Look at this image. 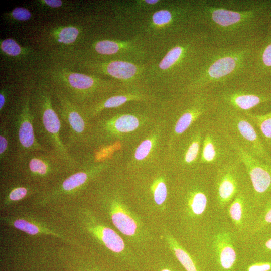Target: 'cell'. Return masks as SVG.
I'll return each mask as SVG.
<instances>
[{
    "label": "cell",
    "mask_w": 271,
    "mask_h": 271,
    "mask_svg": "<svg viewBox=\"0 0 271 271\" xmlns=\"http://www.w3.org/2000/svg\"><path fill=\"white\" fill-rule=\"evenodd\" d=\"M0 50L2 54L11 58H22L29 52V50L23 47L13 38L1 40Z\"/></svg>",
    "instance_id": "29"
},
{
    "label": "cell",
    "mask_w": 271,
    "mask_h": 271,
    "mask_svg": "<svg viewBox=\"0 0 271 271\" xmlns=\"http://www.w3.org/2000/svg\"><path fill=\"white\" fill-rule=\"evenodd\" d=\"M3 15L5 19L14 22L27 21L32 17V13L30 10L23 7H17Z\"/></svg>",
    "instance_id": "30"
},
{
    "label": "cell",
    "mask_w": 271,
    "mask_h": 271,
    "mask_svg": "<svg viewBox=\"0 0 271 271\" xmlns=\"http://www.w3.org/2000/svg\"><path fill=\"white\" fill-rule=\"evenodd\" d=\"M96 201L114 226L123 234L135 237L140 234L142 225L139 218L109 190H97Z\"/></svg>",
    "instance_id": "14"
},
{
    "label": "cell",
    "mask_w": 271,
    "mask_h": 271,
    "mask_svg": "<svg viewBox=\"0 0 271 271\" xmlns=\"http://www.w3.org/2000/svg\"><path fill=\"white\" fill-rule=\"evenodd\" d=\"M230 142L246 169L254 202L259 205L271 193V165L256 158L238 145Z\"/></svg>",
    "instance_id": "15"
},
{
    "label": "cell",
    "mask_w": 271,
    "mask_h": 271,
    "mask_svg": "<svg viewBox=\"0 0 271 271\" xmlns=\"http://www.w3.org/2000/svg\"><path fill=\"white\" fill-rule=\"evenodd\" d=\"M3 186L1 190V206L7 207L32 196L41 194L45 190L38 185L18 178Z\"/></svg>",
    "instance_id": "19"
},
{
    "label": "cell",
    "mask_w": 271,
    "mask_h": 271,
    "mask_svg": "<svg viewBox=\"0 0 271 271\" xmlns=\"http://www.w3.org/2000/svg\"><path fill=\"white\" fill-rule=\"evenodd\" d=\"M264 236L260 243V249L265 255L264 258L271 259V233H267Z\"/></svg>",
    "instance_id": "34"
},
{
    "label": "cell",
    "mask_w": 271,
    "mask_h": 271,
    "mask_svg": "<svg viewBox=\"0 0 271 271\" xmlns=\"http://www.w3.org/2000/svg\"><path fill=\"white\" fill-rule=\"evenodd\" d=\"M54 107L65 130V145L78 162L86 161L85 151L90 145L91 123L80 106L62 94L52 91Z\"/></svg>",
    "instance_id": "8"
},
{
    "label": "cell",
    "mask_w": 271,
    "mask_h": 271,
    "mask_svg": "<svg viewBox=\"0 0 271 271\" xmlns=\"http://www.w3.org/2000/svg\"><path fill=\"white\" fill-rule=\"evenodd\" d=\"M39 3L50 8H58L62 7L63 2L61 0H41Z\"/></svg>",
    "instance_id": "36"
},
{
    "label": "cell",
    "mask_w": 271,
    "mask_h": 271,
    "mask_svg": "<svg viewBox=\"0 0 271 271\" xmlns=\"http://www.w3.org/2000/svg\"><path fill=\"white\" fill-rule=\"evenodd\" d=\"M254 199L252 188L239 193L229 203L227 210L229 217L236 228L241 230L243 226L245 207L248 201Z\"/></svg>",
    "instance_id": "23"
},
{
    "label": "cell",
    "mask_w": 271,
    "mask_h": 271,
    "mask_svg": "<svg viewBox=\"0 0 271 271\" xmlns=\"http://www.w3.org/2000/svg\"><path fill=\"white\" fill-rule=\"evenodd\" d=\"M76 62L78 66L121 81H129L134 78L139 73L140 70L139 67L136 64L122 60L100 62L80 60H76Z\"/></svg>",
    "instance_id": "17"
},
{
    "label": "cell",
    "mask_w": 271,
    "mask_h": 271,
    "mask_svg": "<svg viewBox=\"0 0 271 271\" xmlns=\"http://www.w3.org/2000/svg\"><path fill=\"white\" fill-rule=\"evenodd\" d=\"M0 118V168L3 172L13 162L14 147L8 117L5 113Z\"/></svg>",
    "instance_id": "22"
},
{
    "label": "cell",
    "mask_w": 271,
    "mask_h": 271,
    "mask_svg": "<svg viewBox=\"0 0 271 271\" xmlns=\"http://www.w3.org/2000/svg\"><path fill=\"white\" fill-rule=\"evenodd\" d=\"M212 95L215 110L252 112L271 103V76L248 74L212 90Z\"/></svg>",
    "instance_id": "5"
},
{
    "label": "cell",
    "mask_w": 271,
    "mask_h": 271,
    "mask_svg": "<svg viewBox=\"0 0 271 271\" xmlns=\"http://www.w3.org/2000/svg\"><path fill=\"white\" fill-rule=\"evenodd\" d=\"M31 85L25 86L10 111L5 113L13 138V161L32 152H51L40 143L36 137L31 105Z\"/></svg>",
    "instance_id": "7"
},
{
    "label": "cell",
    "mask_w": 271,
    "mask_h": 271,
    "mask_svg": "<svg viewBox=\"0 0 271 271\" xmlns=\"http://www.w3.org/2000/svg\"><path fill=\"white\" fill-rule=\"evenodd\" d=\"M262 209L251 230L253 234H259L271 226V193L259 204Z\"/></svg>",
    "instance_id": "27"
},
{
    "label": "cell",
    "mask_w": 271,
    "mask_h": 271,
    "mask_svg": "<svg viewBox=\"0 0 271 271\" xmlns=\"http://www.w3.org/2000/svg\"><path fill=\"white\" fill-rule=\"evenodd\" d=\"M165 237L172 253L185 271H202L195 259L171 234L166 233Z\"/></svg>",
    "instance_id": "25"
},
{
    "label": "cell",
    "mask_w": 271,
    "mask_h": 271,
    "mask_svg": "<svg viewBox=\"0 0 271 271\" xmlns=\"http://www.w3.org/2000/svg\"><path fill=\"white\" fill-rule=\"evenodd\" d=\"M42 75L43 79L40 82L81 107L106 96L113 85L109 80L73 71L59 64L44 69Z\"/></svg>",
    "instance_id": "4"
},
{
    "label": "cell",
    "mask_w": 271,
    "mask_h": 271,
    "mask_svg": "<svg viewBox=\"0 0 271 271\" xmlns=\"http://www.w3.org/2000/svg\"><path fill=\"white\" fill-rule=\"evenodd\" d=\"M76 223L92 237L109 251L120 256L127 266L136 268L139 261L129 255L123 239L112 228L103 223L90 209H76Z\"/></svg>",
    "instance_id": "12"
},
{
    "label": "cell",
    "mask_w": 271,
    "mask_h": 271,
    "mask_svg": "<svg viewBox=\"0 0 271 271\" xmlns=\"http://www.w3.org/2000/svg\"><path fill=\"white\" fill-rule=\"evenodd\" d=\"M258 43L231 45L212 44L186 89L190 93L212 91L250 74L253 53Z\"/></svg>",
    "instance_id": "2"
},
{
    "label": "cell",
    "mask_w": 271,
    "mask_h": 271,
    "mask_svg": "<svg viewBox=\"0 0 271 271\" xmlns=\"http://www.w3.org/2000/svg\"><path fill=\"white\" fill-rule=\"evenodd\" d=\"M232 143L218 126L212 114L204 121L200 169L213 174L221 166L238 157Z\"/></svg>",
    "instance_id": "11"
},
{
    "label": "cell",
    "mask_w": 271,
    "mask_h": 271,
    "mask_svg": "<svg viewBox=\"0 0 271 271\" xmlns=\"http://www.w3.org/2000/svg\"><path fill=\"white\" fill-rule=\"evenodd\" d=\"M206 118L197 122L185 132V138L183 136V139L180 142L177 162L182 169L191 172L200 169L203 124Z\"/></svg>",
    "instance_id": "16"
},
{
    "label": "cell",
    "mask_w": 271,
    "mask_h": 271,
    "mask_svg": "<svg viewBox=\"0 0 271 271\" xmlns=\"http://www.w3.org/2000/svg\"><path fill=\"white\" fill-rule=\"evenodd\" d=\"M14 86H7L0 90V117L5 114V110L13 94Z\"/></svg>",
    "instance_id": "32"
},
{
    "label": "cell",
    "mask_w": 271,
    "mask_h": 271,
    "mask_svg": "<svg viewBox=\"0 0 271 271\" xmlns=\"http://www.w3.org/2000/svg\"><path fill=\"white\" fill-rule=\"evenodd\" d=\"M214 197L224 207L240 192L251 187L245 167L239 157L220 166L213 173Z\"/></svg>",
    "instance_id": "13"
},
{
    "label": "cell",
    "mask_w": 271,
    "mask_h": 271,
    "mask_svg": "<svg viewBox=\"0 0 271 271\" xmlns=\"http://www.w3.org/2000/svg\"><path fill=\"white\" fill-rule=\"evenodd\" d=\"M149 271H178L176 267L165 261L154 262L149 266Z\"/></svg>",
    "instance_id": "35"
},
{
    "label": "cell",
    "mask_w": 271,
    "mask_h": 271,
    "mask_svg": "<svg viewBox=\"0 0 271 271\" xmlns=\"http://www.w3.org/2000/svg\"><path fill=\"white\" fill-rule=\"evenodd\" d=\"M153 197L157 205H161L165 203L167 197V188L163 180H158L154 184Z\"/></svg>",
    "instance_id": "31"
},
{
    "label": "cell",
    "mask_w": 271,
    "mask_h": 271,
    "mask_svg": "<svg viewBox=\"0 0 271 271\" xmlns=\"http://www.w3.org/2000/svg\"><path fill=\"white\" fill-rule=\"evenodd\" d=\"M194 4L198 26L217 45L257 43L271 18L269 2L199 0Z\"/></svg>",
    "instance_id": "1"
},
{
    "label": "cell",
    "mask_w": 271,
    "mask_h": 271,
    "mask_svg": "<svg viewBox=\"0 0 271 271\" xmlns=\"http://www.w3.org/2000/svg\"><path fill=\"white\" fill-rule=\"evenodd\" d=\"M231 234L222 231L217 233L213 241L217 264L221 271H232L237 256Z\"/></svg>",
    "instance_id": "21"
},
{
    "label": "cell",
    "mask_w": 271,
    "mask_h": 271,
    "mask_svg": "<svg viewBox=\"0 0 271 271\" xmlns=\"http://www.w3.org/2000/svg\"><path fill=\"white\" fill-rule=\"evenodd\" d=\"M108 166V162L92 164L83 162L81 167L35 197L33 204L40 207L79 199Z\"/></svg>",
    "instance_id": "9"
},
{
    "label": "cell",
    "mask_w": 271,
    "mask_h": 271,
    "mask_svg": "<svg viewBox=\"0 0 271 271\" xmlns=\"http://www.w3.org/2000/svg\"><path fill=\"white\" fill-rule=\"evenodd\" d=\"M76 170L52 152H35L14 161L1 172L38 185L45 190Z\"/></svg>",
    "instance_id": "6"
},
{
    "label": "cell",
    "mask_w": 271,
    "mask_h": 271,
    "mask_svg": "<svg viewBox=\"0 0 271 271\" xmlns=\"http://www.w3.org/2000/svg\"><path fill=\"white\" fill-rule=\"evenodd\" d=\"M31 105L40 143L73 169H79L82 163L71 155L62 139V123L54 107L52 90L41 82L31 85Z\"/></svg>",
    "instance_id": "3"
},
{
    "label": "cell",
    "mask_w": 271,
    "mask_h": 271,
    "mask_svg": "<svg viewBox=\"0 0 271 271\" xmlns=\"http://www.w3.org/2000/svg\"><path fill=\"white\" fill-rule=\"evenodd\" d=\"M1 221L9 226L15 228L31 235H51L63 240L69 243L74 242L70 239L62 230L37 220L29 216H2Z\"/></svg>",
    "instance_id": "18"
},
{
    "label": "cell",
    "mask_w": 271,
    "mask_h": 271,
    "mask_svg": "<svg viewBox=\"0 0 271 271\" xmlns=\"http://www.w3.org/2000/svg\"><path fill=\"white\" fill-rule=\"evenodd\" d=\"M265 34L257 44L252 57L250 74L271 76V18Z\"/></svg>",
    "instance_id": "20"
},
{
    "label": "cell",
    "mask_w": 271,
    "mask_h": 271,
    "mask_svg": "<svg viewBox=\"0 0 271 271\" xmlns=\"http://www.w3.org/2000/svg\"><path fill=\"white\" fill-rule=\"evenodd\" d=\"M244 113L254 125L264 149L271 158V112L265 114L252 112Z\"/></svg>",
    "instance_id": "24"
},
{
    "label": "cell",
    "mask_w": 271,
    "mask_h": 271,
    "mask_svg": "<svg viewBox=\"0 0 271 271\" xmlns=\"http://www.w3.org/2000/svg\"><path fill=\"white\" fill-rule=\"evenodd\" d=\"M128 42L112 40H102L97 41L93 48L97 53L102 55H112L122 52L129 47Z\"/></svg>",
    "instance_id": "28"
},
{
    "label": "cell",
    "mask_w": 271,
    "mask_h": 271,
    "mask_svg": "<svg viewBox=\"0 0 271 271\" xmlns=\"http://www.w3.org/2000/svg\"><path fill=\"white\" fill-rule=\"evenodd\" d=\"M212 116L230 141L256 158L271 165L270 157L264 149L254 125L245 113L216 110Z\"/></svg>",
    "instance_id": "10"
},
{
    "label": "cell",
    "mask_w": 271,
    "mask_h": 271,
    "mask_svg": "<svg viewBox=\"0 0 271 271\" xmlns=\"http://www.w3.org/2000/svg\"><path fill=\"white\" fill-rule=\"evenodd\" d=\"M152 147L151 140L147 139L142 142L137 148L134 157L138 160L145 159L150 153Z\"/></svg>",
    "instance_id": "33"
},
{
    "label": "cell",
    "mask_w": 271,
    "mask_h": 271,
    "mask_svg": "<svg viewBox=\"0 0 271 271\" xmlns=\"http://www.w3.org/2000/svg\"><path fill=\"white\" fill-rule=\"evenodd\" d=\"M51 38L54 42L63 45H69L76 41L80 34V29L75 26H58L51 29L49 32Z\"/></svg>",
    "instance_id": "26"
}]
</instances>
